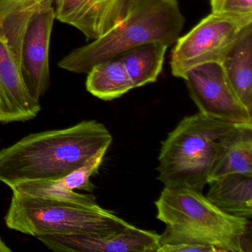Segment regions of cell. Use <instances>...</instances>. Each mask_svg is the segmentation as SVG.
Wrapping results in <instances>:
<instances>
[{
	"instance_id": "obj_1",
	"label": "cell",
	"mask_w": 252,
	"mask_h": 252,
	"mask_svg": "<svg viewBox=\"0 0 252 252\" xmlns=\"http://www.w3.org/2000/svg\"><path fill=\"white\" fill-rule=\"evenodd\" d=\"M112 141L108 129L95 120L30 134L0 150V182L11 188L21 183L64 176L108 149Z\"/></svg>"
},
{
	"instance_id": "obj_2",
	"label": "cell",
	"mask_w": 252,
	"mask_h": 252,
	"mask_svg": "<svg viewBox=\"0 0 252 252\" xmlns=\"http://www.w3.org/2000/svg\"><path fill=\"white\" fill-rule=\"evenodd\" d=\"M184 23L178 0H137L123 21L101 37L72 51L59 66L73 73H88L95 64L144 44L161 42L171 46L181 36Z\"/></svg>"
},
{
	"instance_id": "obj_3",
	"label": "cell",
	"mask_w": 252,
	"mask_h": 252,
	"mask_svg": "<svg viewBox=\"0 0 252 252\" xmlns=\"http://www.w3.org/2000/svg\"><path fill=\"white\" fill-rule=\"evenodd\" d=\"M238 125L200 113L184 118L162 142L157 168L158 181L165 187L203 191L221 141Z\"/></svg>"
},
{
	"instance_id": "obj_4",
	"label": "cell",
	"mask_w": 252,
	"mask_h": 252,
	"mask_svg": "<svg viewBox=\"0 0 252 252\" xmlns=\"http://www.w3.org/2000/svg\"><path fill=\"white\" fill-rule=\"evenodd\" d=\"M10 229L38 237L49 234H106L130 224L101 206H80L13 192L5 217Z\"/></svg>"
},
{
	"instance_id": "obj_5",
	"label": "cell",
	"mask_w": 252,
	"mask_h": 252,
	"mask_svg": "<svg viewBox=\"0 0 252 252\" xmlns=\"http://www.w3.org/2000/svg\"><path fill=\"white\" fill-rule=\"evenodd\" d=\"M155 204L159 220L193 231L220 252H251L246 240L249 220L222 212L202 191L187 187H164Z\"/></svg>"
},
{
	"instance_id": "obj_6",
	"label": "cell",
	"mask_w": 252,
	"mask_h": 252,
	"mask_svg": "<svg viewBox=\"0 0 252 252\" xmlns=\"http://www.w3.org/2000/svg\"><path fill=\"white\" fill-rule=\"evenodd\" d=\"M250 24L252 14H209L188 33L177 39L171 54L172 75L184 79L189 70L200 64H222Z\"/></svg>"
},
{
	"instance_id": "obj_7",
	"label": "cell",
	"mask_w": 252,
	"mask_h": 252,
	"mask_svg": "<svg viewBox=\"0 0 252 252\" xmlns=\"http://www.w3.org/2000/svg\"><path fill=\"white\" fill-rule=\"evenodd\" d=\"M183 79L199 113L228 123L252 125V113L234 94L222 64H200L189 70Z\"/></svg>"
},
{
	"instance_id": "obj_8",
	"label": "cell",
	"mask_w": 252,
	"mask_h": 252,
	"mask_svg": "<svg viewBox=\"0 0 252 252\" xmlns=\"http://www.w3.org/2000/svg\"><path fill=\"white\" fill-rule=\"evenodd\" d=\"M55 20L51 0H45L31 18L23 41V79L29 94L37 101L49 85L50 41Z\"/></svg>"
},
{
	"instance_id": "obj_9",
	"label": "cell",
	"mask_w": 252,
	"mask_h": 252,
	"mask_svg": "<svg viewBox=\"0 0 252 252\" xmlns=\"http://www.w3.org/2000/svg\"><path fill=\"white\" fill-rule=\"evenodd\" d=\"M160 234L129 225L106 234H49L36 237L57 252H158Z\"/></svg>"
},
{
	"instance_id": "obj_10",
	"label": "cell",
	"mask_w": 252,
	"mask_h": 252,
	"mask_svg": "<svg viewBox=\"0 0 252 252\" xmlns=\"http://www.w3.org/2000/svg\"><path fill=\"white\" fill-rule=\"evenodd\" d=\"M137 0H51L56 20L95 40L123 21Z\"/></svg>"
},
{
	"instance_id": "obj_11",
	"label": "cell",
	"mask_w": 252,
	"mask_h": 252,
	"mask_svg": "<svg viewBox=\"0 0 252 252\" xmlns=\"http://www.w3.org/2000/svg\"><path fill=\"white\" fill-rule=\"evenodd\" d=\"M108 149H103L83 166L67 175L54 179L29 181L11 187L12 192L32 197L54 199L93 207L98 205L93 194H79L75 190L92 191L95 188L91 178L98 172Z\"/></svg>"
},
{
	"instance_id": "obj_12",
	"label": "cell",
	"mask_w": 252,
	"mask_h": 252,
	"mask_svg": "<svg viewBox=\"0 0 252 252\" xmlns=\"http://www.w3.org/2000/svg\"><path fill=\"white\" fill-rule=\"evenodd\" d=\"M206 198L218 209L237 218L252 216V175L230 174L210 180Z\"/></svg>"
},
{
	"instance_id": "obj_13",
	"label": "cell",
	"mask_w": 252,
	"mask_h": 252,
	"mask_svg": "<svg viewBox=\"0 0 252 252\" xmlns=\"http://www.w3.org/2000/svg\"><path fill=\"white\" fill-rule=\"evenodd\" d=\"M252 175V125H240L220 142L209 181L230 174Z\"/></svg>"
},
{
	"instance_id": "obj_14",
	"label": "cell",
	"mask_w": 252,
	"mask_h": 252,
	"mask_svg": "<svg viewBox=\"0 0 252 252\" xmlns=\"http://www.w3.org/2000/svg\"><path fill=\"white\" fill-rule=\"evenodd\" d=\"M222 66L234 94L252 113V24L243 31Z\"/></svg>"
},
{
	"instance_id": "obj_15",
	"label": "cell",
	"mask_w": 252,
	"mask_h": 252,
	"mask_svg": "<svg viewBox=\"0 0 252 252\" xmlns=\"http://www.w3.org/2000/svg\"><path fill=\"white\" fill-rule=\"evenodd\" d=\"M169 47L161 42H150L119 56L134 88L157 81L161 73Z\"/></svg>"
},
{
	"instance_id": "obj_16",
	"label": "cell",
	"mask_w": 252,
	"mask_h": 252,
	"mask_svg": "<svg viewBox=\"0 0 252 252\" xmlns=\"http://www.w3.org/2000/svg\"><path fill=\"white\" fill-rule=\"evenodd\" d=\"M86 88L94 96L111 101L133 89L125 66L119 58L98 63L88 73Z\"/></svg>"
},
{
	"instance_id": "obj_17",
	"label": "cell",
	"mask_w": 252,
	"mask_h": 252,
	"mask_svg": "<svg viewBox=\"0 0 252 252\" xmlns=\"http://www.w3.org/2000/svg\"><path fill=\"white\" fill-rule=\"evenodd\" d=\"M212 13L245 15L252 14V0H210Z\"/></svg>"
},
{
	"instance_id": "obj_18",
	"label": "cell",
	"mask_w": 252,
	"mask_h": 252,
	"mask_svg": "<svg viewBox=\"0 0 252 252\" xmlns=\"http://www.w3.org/2000/svg\"><path fill=\"white\" fill-rule=\"evenodd\" d=\"M17 122L14 112L2 91L0 88V122L1 123H11Z\"/></svg>"
},
{
	"instance_id": "obj_19",
	"label": "cell",
	"mask_w": 252,
	"mask_h": 252,
	"mask_svg": "<svg viewBox=\"0 0 252 252\" xmlns=\"http://www.w3.org/2000/svg\"><path fill=\"white\" fill-rule=\"evenodd\" d=\"M12 252L11 249L4 243L3 240L0 237V252Z\"/></svg>"
}]
</instances>
